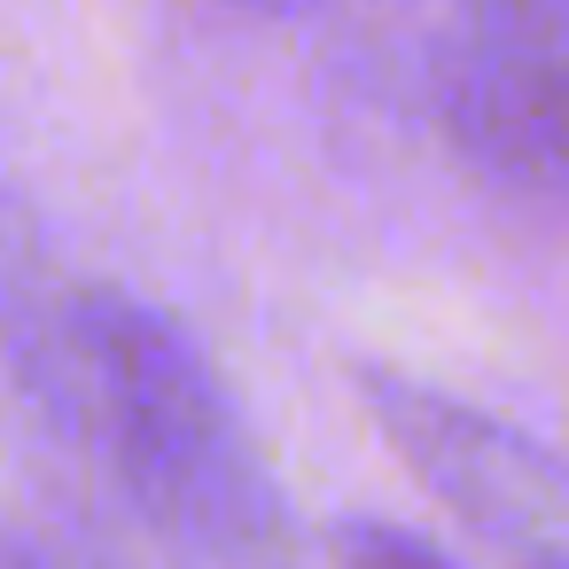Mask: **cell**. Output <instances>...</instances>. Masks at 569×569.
<instances>
[{
    "instance_id": "obj_3",
    "label": "cell",
    "mask_w": 569,
    "mask_h": 569,
    "mask_svg": "<svg viewBox=\"0 0 569 569\" xmlns=\"http://www.w3.org/2000/svg\"><path fill=\"white\" fill-rule=\"evenodd\" d=\"M445 126L491 180L569 196V0H468Z\"/></svg>"
},
{
    "instance_id": "obj_1",
    "label": "cell",
    "mask_w": 569,
    "mask_h": 569,
    "mask_svg": "<svg viewBox=\"0 0 569 569\" xmlns=\"http://www.w3.org/2000/svg\"><path fill=\"white\" fill-rule=\"evenodd\" d=\"M56 421L94 437L141 522L188 569H305L273 468L203 343L133 289H71Z\"/></svg>"
},
{
    "instance_id": "obj_5",
    "label": "cell",
    "mask_w": 569,
    "mask_h": 569,
    "mask_svg": "<svg viewBox=\"0 0 569 569\" xmlns=\"http://www.w3.org/2000/svg\"><path fill=\"white\" fill-rule=\"evenodd\" d=\"M0 569H102V561H87V553H79V546H63L56 530L0 522Z\"/></svg>"
},
{
    "instance_id": "obj_4",
    "label": "cell",
    "mask_w": 569,
    "mask_h": 569,
    "mask_svg": "<svg viewBox=\"0 0 569 569\" xmlns=\"http://www.w3.org/2000/svg\"><path fill=\"white\" fill-rule=\"evenodd\" d=\"M336 569H445V553L398 522H343L336 530Z\"/></svg>"
},
{
    "instance_id": "obj_2",
    "label": "cell",
    "mask_w": 569,
    "mask_h": 569,
    "mask_svg": "<svg viewBox=\"0 0 569 569\" xmlns=\"http://www.w3.org/2000/svg\"><path fill=\"white\" fill-rule=\"evenodd\" d=\"M359 406L382 429V445L406 460V476L468 530L522 553L569 546V460L553 445L390 367H359Z\"/></svg>"
},
{
    "instance_id": "obj_6",
    "label": "cell",
    "mask_w": 569,
    "mask_h": 569,
    "mask_svg": "<svg viewBox=\"0 0 569 569\" xmlns=\"http://www.w3.org/2000/svg\"><path fill=\"white\" fill-rule=\"evenodd\" d=\"M546 569H569V561H546Z\"/></svg>"
}]
</instances>
